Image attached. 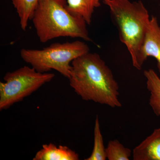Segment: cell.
Masks as SVG:
<instances>
[{
  "label": "cell",
  "instance_id": "6da1fadb",
  "mask_svg": "<svg viewBox=\"0 0 160 160\" xmlns=\"http://www.w3.org/2000/svg\"><path fill=\"white\" fill-rule=\"evenodd\" d=\"M71 66L69 85L82 99L112 108L122 106L118 84L99 55L88 52L73 60Z\"/></svg>",
  "mask_w": 160,
  "mask_h": 160
},
{
  "label": "cell",
  "instance_id": "ba28073f",
  "mask_svg": "<svg viewBox=\"0 0 160 160\" xmlns=\"http://www.w3.org/2000/svg\"><path fill=\"white\" fill-rule=\"evenodd\" d=\"M78 154L66 146L58 147L52 143L44 144L33 160H78Z\"/></svg>",
  "mask_w": 160,
  "mask_h": 160
},
{
  "label": "cell",
  "instance_id": "5b68a950",
  "mask_svg": "<svg viewBox=\"0 0 160 160\" xmlns=\"http://www.w3.org/2000/svg\"><path fill=\"white\" fill-rule=\"evenodd\" d=\"M54 77L53 73H42L27 66L7 72L4 77L5 82H0V110L9 109L22 101Z\"/></svg>",
  "mask_w": 160,
  "mask_h": 160
},
{
  "label": "cell",
  "instance_id": "8992f818",
  "mask_svg": "<svg viewBox=\"0 0 160 160\" xmlns=\"http://www.w3.org/2000/svg\"><path fill=\"white\" fill-rule=\"evenodd\" d=\"M149 57L154 58L157 62L160 73V27L157 18L152 16L140 51L138 60V70H141L144 62Z\"/></svg>",
  "mask_w": 160,
  "mask_h": 160
},
{
  "label": "cell",
  "instance_id": "30bf717a",
  "mask_svg": "<svg viewBox=\"0 0 160 160\" xmlns=\"http://www.w3.org/2000/svg\"><path fill=\"white\" fill-rule=\"evenodd\" d=\"M147 89L150 93L149 104L153 112L160 117V78L152 69L144 71Z\"/></svg>",
  "mask_w": 160,
  "mask_h": 160
},
{
  "label": "cell",
  "instance_id": "7a4b0ae2",
  "mask_svg": "<svg viewBox=\"0 0 160 160\" xmlns=\"http://www.w3.org/2000/svg\"><path fill=\"white\" fill-rule=\"evenodd\" d=\"M31 20L41 42L60 37L92 41L86 21L67 10L66 0H39Z\"/></svg>",
  "mask_w": 160,
  "mask_h": 160
},
{
  "label": "cell",
  "instance_id": "7c38bea8",
  "mask_svg": "<svg viewBox=\"0 0 160 160\" xmlns=\"http://www.w3.org/2000/svg\"><path fill=\"white\" fill-rule=\"evenodd\" d=\"M106 148L103 142V137L100 129L99 120L98 116L96 118L94 128V146L92 152L85 160H106Z\"/></svg>",
  "mask_w": 160,
  "mask_h": 160
},
{
  "label": "cell",
  "instance_id": "4fadbf2b",
  "mask_svg": "<svg viewBox=\"0 0 160 160\" xmlns=\"http://www.w3.org/2000/svg\"><path fill=\"white\" fill-rule=\"evenodd\" d=\"M131 152L117 139L109 141L106 148V158L109 160H129Z\"/></svg>",
  "mask_w": 160,
  "mask_h": 160
},
{
  "label": "cell",
  "instance_id": "3957f363",
  "mask_svg": "<svg viewBox=\"0 0 160 160\" xmlns=\"http://www.w3.org/2000/svg\"><path fill=\"white\" fill-rule=\"evenodd\" d=\"M109 7L121 42L130 53L132 65L138 69V60L150 19L142 2L129 0H103Z\"/></svg>",
  "mask_w": 160,
  "mask_h": 160
},
{
  "label": "cell",
  "instance_id": "9c48e42d",
  "mask_svg": "<svg viewBox=\"0 0 160 160\" xmlns=\"http://www.w3.org/2000/svg\"><path fill=\"white\" fill-rule=\"evenodd\" d=\"M67 9L72 14L84 19L87 25L92 22L95 9L101 6L100 0H66Z\"/></svg>",
  "mask_w": 160,
  "mask_h": 160
},
{
  "label": "cell",
  "instance_id": "277c9868",
  "mask_svg": "<svg viewBox=\"0 0 160 160\" xmlns=\"http://www.w3.org/2000/svg\"><path fill=\"white\" fill-rule=\"evenodd\" d=\"M89 52V46L82 41L55 43L42 49H23L20 52L24 62L39 72L56 70L67 78L70 76L71 63Z\"/></svg>",
  "mask_w": 160,
  "mask_h": 160
},
{
  "label": "cell",
  "instance_id": "8fae6325",
  "mask_svg": "<svg viewBox=\"0 0 160 160\" xmlns=\"http://www.w3.org/2000/svg\"><path fill=\"white\" fill-rule=\"evenodd\" d=\"M38 2L39 0H12V5L19 18L20 26L24 31L28 26L29 20H31Z\"/></svg>",
  "mask_w": 160,
  "mask_h": 160
},
{
  "label": "cell",
  "instance_id": "52a82bcc",
  "mask_svg": "<svg viewBox=\"0 0 160 160\" xmlns=\"http://www.w3.org/2000/svg\"><path fill=\"white\" fill-rule=\"evenodd\" d=\"M134 160H160V128L155 129L132 151Z\"/></svg>",
  "mask_w": 160,
  "mask_h": 160
}]
</instances>
